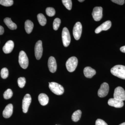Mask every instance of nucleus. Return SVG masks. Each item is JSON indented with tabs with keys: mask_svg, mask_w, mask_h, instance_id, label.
Segmentation results:
<instances>
[{
	"mask_svg": "<svg viewBox=\"0 0 125 125\" xmlns=\"http://www.w3.org/2000/svg\"><path fill=\"white\" fill-rule=\"evenodd\" d=\"M111 72L114 76L125 80V66L122 65H116L111 69Z\"/></svg>",
	"mask_w": 125,
	"mask_h": 125,
	"instance_id": "1",
	"label": "nucleus"
},
{
	"mask_svg": "<svg viewBox=\"0 0 125 125\" xmlns=\"http://www.w3.org/2000/svg\"><path fill=\"white\" fill-rule=\"evenodd\" d=\"M49 83V89L55 94L60 95L64 93V89L62 85L55 82Z\"/></svg>",
	"mask_w": 125,
	"mask_h": 125,
	"instance_id": "2",
	"label": "nucleus"
},
{
	"mask_svg": "<svg viewBox=\"0 0 125 125\" xmlns=\"http://www.w3.org/2000/svg\"><path fill=\"white\" fill-rule=\"evenodd\" d=\"M78 64V60L75 57H72L67 60L66 64V69L69 72L75 70Z\"/></svg>",
	"mask_w": 125,
	"mask_h": 125,
	"instance_id": "3",
	"label": "nucleus"
},
{
	"mask_svg": "<svg viewBox=\"0 0 125 125\" xmlns=\"http://www.w3.org/2000/svg\"><path fill=\"white\" fill-rule=\"evenodd\" d=\"M19 62L20 66L23 69H26L28 66V58L26 53L23 51H21L20 52Z\"/></svg>",
	"mask_w": 125,
	"mask_h": 125,
	"instance_id": "4",
	"label": "nucleus"
},
{
	"mask_svg": "<svg viewBox=\"0 0 125 125\" xmlns=\"http://www.w3.org/2000/svg\"><path fill=\"white\" fill-rule=\"evenodd\" d=\"M62 39L63 45L67 47L70 45L71 42V37L69 31L66 27L63 28L62 32Z\"/></svg>",
	"mask_w": 125,
	"mask_h": 125,
	"instance_id": "5",
	"label": "nucleus"
},
{
	"mask_svg": "<svg viewBox=\"0 0 125 125\" xmlns=\"http://www.w3.org/2000/svg\"><path fill=\"white\" fill-rule=\"evenodd\" d=\"M114 98L122 101L125 100V91L121 87H116L114 90Z\"/></svg>",
	"mask_w": 125,
	"mask_h": 125,
	"instance_id": "6",
	"label": "nucleus"
},
{
	"mask_svg": "<svg viewBox=\"0 0 125 125\" xmlns=\"http://www.w3.org/2000/svg\"><path fill=\"white\" fill-rule=\"evenodd\" d=\"M82 32V25L81 23L77 22L74 26L73 33L74 38L76 40H79L80 38Z\"/></svg>",
	"mask_w": 125,
	"mask_h": 125,
	"instance_id": "7",
	"label": "nucleus"
},
{
	"mask_svg": "<svg viewBox=\"0 0 125 125\" xmlns=\"http://www.w3.org/2000/svg\"><path fill=\"white\" fill-rule=\"evenodd\" d=\"M109 86L108 84L106 83H103L98 90V94L100 97H104L107 95L109 92Z\"/></svg>",
	"mask_w": 125,
	"mask_h": 125,
	"instance_id": "8",
	"label": "nucleus"
},
{
	"mask_svg": "<svg viewBox=\"0 0 125 125\" xmlns=\"http://www.w3.org/2000/svg\"><path fill=\"white\" fill-rule=\"evenodd\" d=\"M34 51L36 59L37 60H40L42 56L43 52L42 42L41 40H39L36 42Z\"/></svg>",
	"mask_w": 125,
	"mask_h": 125,
	"instance_id": "9",
	"label": "nucleus"
},
{
	"mask_svg": "<svg viewBox=\"0 0 125 125\" xmlns=\"http://www.w3.org/2000/svg\"><path fill=\"white\" fill-rule=\"evenodd\" d=\"M92 16L95 21H99L103 16V8L101 7H94L92 12Z\"/></svg>",
	"mask_w": 125,
	"mask_h": 125,
	"instance_id": "10",
	"label": "nucleus"
},
{
	"mask_svg": "<svg viewBox=\"0 0 125 125\" xmlns=\"http://www.w3.org/2000/svg\"><path fill=\"white\" fill-rule=\"evenodd\" d=\"M31 102V97L30 94H27L24 97L22 101L23 111L24 113L28 112Z\"/></svg>",
	"mask_w": 125,
	"mask_h": 125,
	"instance_id": "11",
	"label": "nucleus"
},
{
	"mask_svg": "<svg viewBox=\"0 0 125 125\" xmlns=\"http://www.w3.org/2000/svg\"><path fill=\"white\" fill-rule=\"evenodd\" d=\"M112 23L110 21H107L103 23L100 26H99L95 30V32L96 33H99L102 31H106L111 28Z\"/></svg>",
	"mask_w": 125,
	"mask_h": 125,
	"instance_id": "12",
	"label": "nucleus"
},
{
	"mask_svg": "<svg viewBox=\"0 0 125 125\" xmlns=\"http://www.w3.org/2000/svg\"><path fill=\"white\" fill-rule=\"evenodd\" d=\"M108 104L109 106L115 108H121L124 105L123 101L115 98L109 99L108 102Z\"/></svg>",
	"mask_w": 125,
	"mask_h": 125,
	"instance_id": "13",
	"label": "nucleus"
},
{
	"mask_svg": "<svg viewBox=\"0 0 125 125\" xmlns=\"http://www.w3.org/2000/svg\"><path fill=\"white\" fill-rule=\"evenodd\" d=\"M48 67L49 70L52 73L55 72L57 69V64L55 59L53 57H49L48 61Z\"/></svg>",
	"mask_w": 125,
	"mask_h": 125,
	"instance_id": "14",
	"label": "nucleus"
},
{
	"mask_svg": "<svg viewBox=\"0 0 125 125\" xmlns=\"http://www.w3.org/2000/svg\"><path fill=\"white\" fill-rule=\"evenodd\" d=\"M13 112V106L12 104H8L2 112L3 116L5 118H9L11 116Z\"/></svg>",
	"mask_w": 125,
	"mask_h": 125,
	"instance_id": "15",
	"label": "nucleus"
},
{
	"mask_svg": "<svg viewBox=\"0 0 125 125\" xmlns=\"http://www.w3.org/2000/svg\"><path fill=\"white\" fill-rule=\"evenodd\" d=\"M14 47V43L12 40H9L6 42L2 48V50L5 54L10 53Z\"/></svg>",
	"mask_w": 125,
	"mask_h": 125,
	"instance_id": "16",
	"label": "nucleus"
},
{
	"mask_svg": "<svg viewBox=\"0 0 125 125\" xmlns=\"http://www.w3.org/2000/svg\"><path fill=\"white\" fill-rule=\"evenodd\" d=\"M84 74L86 78H91L96 74L95 70L90 67H86L83 70Z\"/></svg>",
	"mask_w": 125,
	"mask_h": 125,
	"instance_id": "17",
	"label": "nucleus"
},
{
	"mask_svg": "<svg viewBox=\"0 0 125 125\" xmlns=\"http://www.w3.org/2000/svg\"><path fill=\"white\" fill-rule=\"evenodd\" d=\"M38 101L41 105L45 106L48 103L49 98L45 94H40L38 96Z\"/></svg>",
	"mask_w": 125,
	"mask_h": 125,
	"instance_id": "18",
	"label": "nucleus"
},
{
	"mask_svg": "<svg viewBox=\"0 0 125 125\" xmlns=\"http://www.w3.org/2000/svg\"><path fill=\"white\" fill-rule=\"evenodd\" d=\"M4 21L5 23L10 29L14 30L17 29V25L11 21L10 18H5L4 19Z\"/></svg>",
	"mask_w": 125,
	"mask_h": 125,
	"instance_id": "19",
	"label": "nucleus"
},
{
	"mask_svg": "<svg viewBox=\"0 0 125 125\" xmlns=\"http://www.w3.org/2000/svg\"><path fill=\"white\" fill-rule=\"evenodd\" d=\"M33 23L30 20H27L25 23V29L27 33H31L33 29Z\"/></svg>",
	"mask_w": 125,
	"mask_h": 125,
	"instance_id": "20",
	"label": "nucleus"
},
{
	"mask_svg": "<svg viewBox=\"0 0 125 125\" xmlns=\"http://www.w3.org/2000/svg\"><path fill=\"white\" fill-rule=\"evenodd\" d=\"M82 112L80 110H78L74 112L72 116V119L74 122L78 121L81 117Z\"/></svg>",
	"mask_w": 125,
	"mask_h": 125,
	"instance_id": "21",
	"label": "nucleus"
},
{
	"mask_svg": "<svg viewBox=\"0 0 125 125\" xmlns=\"http://www.w3.org/2000/svg\"><path fill=\"white\" fill-rule=\"evenodd\" d=\"M37 19L39 22L42 26H44L46 24L47 20L45 16L42 14H39L38 15Z\"/></svg>",
	"mask_w": 125,
	"mask_h": 125,
	"instance_id": "22",
	"label": "nucleus"
},
{
	"mask_svg": "<svg viewBox=\"0 0 125 125\" xmlns=\"http://www.w3.org/2000/svg\"><path fill=\"white\" fill-rule=\"evenodd\" d=\"M13 4V1L12 0H0V4L6 7L12 6Z\"/></svg>",
	"mask_w": 125,
	"mask_h": 125,
	"instance_id": "23",
	"label": "nucleus"
},
{
	"mask_svg": "<svg viewBox=\"0 0 125 125\" xmlns=\"http://www.w3.org/2000/svg\"><path fill=\"white\" fill-rule=\"evenodd\" d=\"M62 2L63 4L67 10H71L72 7V1L71 0H62Z\"/></svg>",
	"mask_w": 125,
	"mask_h": 125,
	"instance_id": "24",
	"label": "nucleus"
},
{
	"mask_svg": "<svg viewBox=\"0 0 125 125\" xmlns=\"http://www.w3.org/2000/svg\"><path fill=\"white\" fill-rule=\"evenodd\" d=\"M13 94L12 90L10 89H9L4 93L3 96L5 99H8L11 98L13 96Z\"/></svg>",
	"mask_w": 125,
	"mask_h": 125,
	"instance_id": "25",
	"label": "nucleus"
},
{
	"mask_svg": "<svg viewBox=\"0 0 125 125\" xmlns=\"http://www.w3.org/2000/svg\"><path fill=\"white\" fill-rule=\"evenodd\" d=\"M61 23V20L59 18H56L54 20L53 23V29L55 30H57L60 27Z\"/></svg>",
	"mask_w": 125,
	"mask_h": 125,
	"instance_id": "26",
	"label": "nucleus"
},
{
	"mask_svg": "<svg viewBox=\"0 0 125 125\" xmlns=\"http://www.w3.org/2000/svg\"><path fill=\"white\" fill-rule=\"evenodd\" d=\"M46 11L47 15L51 17L54 16L55 14V10L52 7H47Z\"/></svg>",
	"mask_w": 125,
	"mask_h": 125,
	"instance_id": "27",
	"label": "nucleus"
},
{
	"mask_svg": "<svg viewBox=\"0 0 125 125\" xmlns=\"http://www.w3.org/2000/svg\"><path fill=\"white\" fill-rule=\"evenodd\" d=\"M1 76L3 79H5L9 75V71L6 68H2L1 71Z\"/></svg>",
	"mask_w": 125,
	"mask_h": 125,
	"instance_id": "28",
	"label": "nucleus"
},
{
	"mask_svg": "<svg viewBox=\"0 0 125 125\" xmlns=\"http://www.w3.org/2000/svg\"><path fill=\"white\" fill-rule=\"evenodd\" d=\"M18 85L20 88L24 87L26 83L25 78L24 77H20L18 79Z\"/></svg>",
	"mask_w": 125,
	"mask_h": 125,
	"instance_id": "29",
	"label": "nucleus"
},
{
	"mask_svg": "<svg viewBox=\"0 0 125 125\" xmlns=\"http://www.w3.org/2000/svg\"><path fill=\"white\" fill-rule=\"evenodd\" d=\"M95 125H108L104 121L101 119H97L96 121Z\"/></svg>",
	"mask_w": 125,
	"mask_h": 125,
	"instance_id": "30",
	"label": "nucleus"
},
{
	"mask_svg": "<svg viewBox=\"0 0 125 125\" xmlns=\"http://www.w3.org/2000/svg\"><path fill=\"white\" fill-rule=\"evenodd\" d=\"M112 1L120 5L124 4L125 2V0H112Z\"/></svg>",
	"mask_w": 125,
	"mask_h": 125,
	"instance_id": "31",
	"label": "nucleus"
},
{
	"mask_svg": "<svg viewBox=\"0 0 125 125\" xmlns=\"http://www.w3.org/2000/svg\"><path fill=\"white\" fill-rule=\"evenodd\" d=\"M4 30L2 26L0 25V35H2L4 33Z\"/></svg>",
	"mask_w": 125,
	"mask_h": 125,
	"instance_id": "32",
	"label": "nucleus"
},
{
	"mask_svg": "<svg viewBox=\"0 0 125 125\" xmlns=\"http://www.w3.org/2000/svg\"><path fill=\"white\" fill-rule=\"evenodd\" d=\"M121 51L122 52H123V53H125V46H123V47H121L120 49Z\"/></svg>",
	"mask_w": 125,
	"mask_h": 125,
	"instance_id": "33",
	"label": "nucleus"
},
{
	"mask_svg": "<svg viewBox=\"0 0 125 125\" xmlns=\"http://www.w3.org/2000/svg\"><path fill=\"white\" fill-rule=\"evenodd\" d=\"M78 1H79V2H83V1H84V0H79Z\"/></svg>",
	"mask_w": 125,
	"mask_h": 125,
	"instance_id": "34",
	"label": "nucleus"
},
{
	"mask_svg": "<svg viewBox=\"0 0 125 125\" xmlns=\"http://www.w3.org/2000/svg\"><path fill=\"white\" fill-rule=\"evenodd\" d=\"M125 125V122H124V123H121V124L120 125Z\"/></svg>",
	"mask_w": 125,
	"mask_h": 125,
	"instance_id": "35",
	"label": "nucleus"
}]
</instances>
